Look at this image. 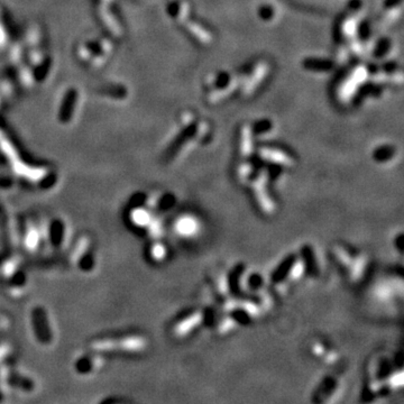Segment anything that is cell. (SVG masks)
Here are the masks:
<instances>
[{
  "instance_id": "6da1fadb",
  "label": "cell",
  "mask_w": 404,
  "mask_h": 404,
  "mask_svg": "<svg viewBox=\"0 0 404 404\" xmlns=\"http://www.w3.org/2000/svg\"><path fill=\"white\" fill-rule=\"evenodd\" d=\"M120 343H118L117 339H107V340H101L97 341L96 344H93V348L96 349H111L113 346L116 345H124L123 351H142L145 346H146V340L143 337H127V338H120L119 339Z\"/></svg>"
},
{
  "instance_id": "7a4b0ae2",
  "label": "cell",
  "mask_w": 404,
  "mask_h": 404,
  "mask_svg": "<svg viewBox=\"0 0 404 404\" xmlns=\"http://www.w3.org/2000/svg\"><path fill=\"white\" fill-rule=\"evenodd\" d=\"M179 236L182 237H193L199 232L200 224L195 217L191 215H183L179 217L174 225Z\"/></svg>"
},
{
  "instance_id": "3957f363",
  "label": "cell",
  "mask_w": 404,
  "mask_h": 404,
  "mask_svg": "<svg viewBox=\"0 0 404 404\" xmlns=\"http://www.w3.org/2000/svg\"><path fill=\"white\" fill-rule=\"evenodd\" d=\"M202 321V313L194 312L191 313L188 317H185L182 321H179L178 325L175 326L174 331L179 337L185 336L190 334V331H192L196 326H199Z\"/></svg>"
},
{
  "instance_id": "277c9868",
  "label": "cell",
  "mask_w": 404,
  "mask_h": 404,
  "mask_svg": "<svg viewBox=\"0 0 404 404\" xmlns=\"http://www.w3.org/2000/svg\"><path fill=\"white\" fill-rule=\"evenodd\" d=\"M152 258L155 261H163L165 256H167V250L162 244H154L151 248Z\"/></svg>"
}]
</instances>
